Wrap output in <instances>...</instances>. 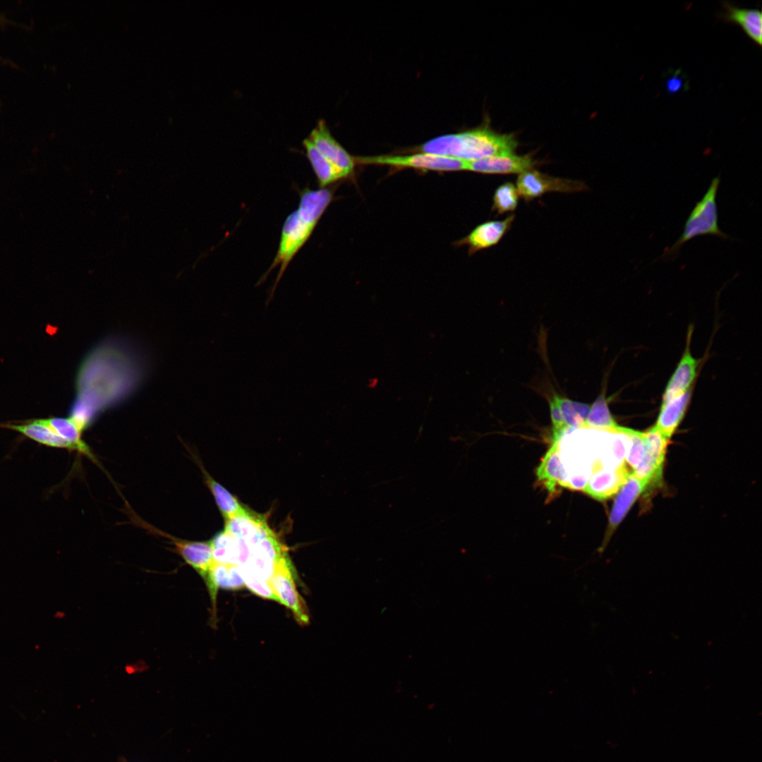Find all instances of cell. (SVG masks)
I'll list each match as a JSON object with an SVG mask.
<instances>
[{"label":"cell","instance_id":"6da1fadb","mask_svg":"<svg viewBox=\"0 0 762 762\" xmlns=\"http://www.w3.org/2000/svg\"><path fill=\"white\" fill-rule=\"evenodd\" d=\"M333 194L334 190L329 188L317 190L305 188L299 192L298 208L286 217L282 226L276 255L270 268L257 284H262L270 272L279 266L266 306L272 301L276 287L290 262L309 239L332 201Z\"/></svg>","mask_w":762,"mask_h":762},{"label":"cell","instance_id":"7a4b0ae2","mask_svg":"<svg viewBox=\"0 0 762 762\" xmlns=\"http://www.w3.org/2000/svg\"><path fill=\"white\" fill-rule=\"evenodd\" d=\"M517 145L513 135L498 134L483 127L436 137L423 143L419 149L422 152L469 162L514 153Z\"/></svg>","mask_w":762,"mask_h":762},{"label":"cell","instance_id":"3957f363","mask_svg":"<svg viewBox=\"0 0 762 762\" xmlns=\"http://www.w3.org/2000/svg\"><path fill=\"white\" fill-rule=\"evenodd\" d=\"M720 183V176L714 177L702 198L696 202L688 216L683 231L672 246L664 250L659 259L670 262L677 258L682 247L695 237L705 235L715 236L727 240L730 237L722 232L718 225L716 198Z\"/></svg>","mask_w":762,"mask_h":762},{"label":"cell","instance_id":"277c9868","mask_svg":"<svg viewBox=\"0 0 762 762\" xmlns=\"http://www.w3.org/2000/svg\"><path fill=\"white\" fill-rule=\"evenodd\" d=\"M354 159L356 163L361 164L388 165L439 171L467 170V161L427 152L406 155L355 157Z\"/></svg>","mask_w":762,"mask_h":762},{"label":"cell","instance_id":"5b68a950","mask_svg":"<svg viewBox=\"0 0 762 762\" xmlns=\"http://www.w3.org/2000/svg\"><path fill=\"white\" fill-rule=\"evenodd\" d=\"M294 573L293 565L286 554L277 564L269 584L278 603L289 609L298 624L304 626L309 624L310 619L306 605L297 591Z\"/></svg>","mask_w":762,"mask_h":762},{"label":"cell","instance_id":"8992f818","mask_svg":"<svg viewBox=\"0 0 762 762\" xmlns=\"http://www.w3.org/2000/svg\"><path fill=\"white\" fill-rule=\"evenodd\" d=\"M643 433V459L632 474L646 484L647 489L658 483L662 477L666 448L669 442L654 426Z\"/></svg>","mask_w":762,"mask_h":762},{"label":"cell","instance_id":"52a82bcc","mask_svg":"<svg viewBox=\"0 0 762 762\" xmlns=\"http://www.w3.org/2000/svg\"><path fill=\"white\" fill-rule=\"evenodd\" d=\"M516 188L518 194L528 201L549 192L584 190L586 186L580 181L553 177L531 169L519 175Z\"/></svg>","mask_w":762,"mask_h":762},{"label":"cell","instance_id":"ba28073f","mask_svg":"<svg viewBox=\"0 0 762 762\" xmlns=\"http://www.w3.org/2000/svg\"><path fill=\"white\" fill-rule=\"evenodd\" d=\"M308 138L346 178L353 174L356 164L354 157L333 137L324 119L318 121Z\"/></svg>","mask_w":762,"mask_h":762},{"label":"cell","instance_id":"9c48e42d","mask_svg":"<svg viewBox=\"0 0 762 762\" xmlns=\"http://www.w3.org/2000/svg\"><path fill=\"white\" fill-rule=\"evenodd\" d=\"M536 164L537 161L531 154L516 155L509 153L467 161V170L487 174H521L533 169Z\"/></svg>","mask_w":762,"mask_h":762},{"label":"cell","instance_id":"30bf717a","mask_svg":"<svg viewBox=\"0 0 762 762\" xmlns=\"http://www.w3.org/2000/svg\"><path fill=\"white\" fill-rule=\"evenodd\" d=\"M224 531L236 539L255 546L274 533L266 521L249 510L226 520Z\"/></svg>","mask_w":762,"mask_h":762},{"label":"cell","instance_id":"8fae6325","mask_svg":"<svg viewBox=\"0 0 762 762\" xmlns=\"http://www.w3.org/2000/svg\"><path fill=\"white\" fill-rule=\"evenodd\" d=\"M0 427L18 432L23 436L47 447L75 450L69 442L59 436L51 428L45 418L7 422L1 423Z\"/></svg>","mask_w":762,"mask_h":762},{"label":"cell","instance_id":"7c38bea8","mask_svg":"<svg viewBox=\"0 0 762 762\" xmlns=\"http://www.w3.org/2000/svg\"><path fill=\"white\" fill-rule=\"evenodd\" d=\"M631 473L626 464L615 468H600L592 474L583 490L598 500H607L618 492Z\"/></svg>","mask_w":762,"mask_h":762},{"label":"cell","instance_id":"4fadbf2b","mask_svg":"<svg viewBox=\"0 0 762 762\" xmlns=\"http://www.w3.org/2000/svg\"><path fill=\"white\" fill-rule=\"evenodd\" d=\"M691 334V330L689 329L684 353L667 382L663 395L662 403L687 391L691 388L696 377L698 361L692 356L690 351Z\"/></svg>","mask_w":762,"mask_h":762},{"label":"cell","instance_id":"5bb4252c","mask_svg":"<svg viewBox=\"0 0 762 762\" xmlns=\"http://www.w3.org/2000/svg\"><path fill=\"white\" fill-rule=\"evenodd\" d=\"M514 219V215L512 214L504 220L484 222L460 240L458 244L468 246L469 254L490 248L501 240L511 227Z\"/></svg>","mask_w":762,"mask_h":762},{"label":"cell","instance_id":"9a60e30c","mask_svg":"<svg viewBox=\"0 0 762 762\" xmlns=\"http://www.w3.org/2000/svg\"><path fill=\"white\" fill-rule=\"evenodd\" d=\"M175 551L205 579L214 561L210 541H190L167 536Z\"/></svg>","mask_w":762,"mask_h":762},{"label":"cell","instance_id":"2e32d148","mask_svg":"<svg viewBox=\"0 0 762 762\" xmlns=\"http://www.w3.org/2000/svg\"><path fill=\"white\" fill-rule=\"evenodd\" d=\"M720 17L728 23L737 24L747 36L759 46L762 44V14L757 8L738 7L728 1L722 3Z\"/></svg>","mask_w":762,"mask_h":762},{"label":"cell","instance_id":"e0dca14e","mask_svg":"<svg viewBox=\"0 0 762 762\" xmlns=\"http://www.w3.org/2000/svg\"><path fill=\"white\" fill-rule=\"evenodd\" d=\"M204 581L208 588L214 611L219 588L236 590L245 586L240 566L226 565L216 562H213Z\"/></svg>","mask_w":762,"mask_h":762},{"label":"cell","instance_id":"ac0fdd59","mask_svg":"<svg viewBox=\"0 0 762 762\" xmlns=\"http://www.w3.org/2000/svg\"><path fill=\"white\" fill-rule=\"evenodd\" d=\"M646 490H647L646 484L635 477L632 473L628 476L625 483L617 492L609 518L607 537L610 536L620 524L636 500Z\"/></svg>","mask_w":762,"mask_h":762},{"label":"cell","instance_id":"d6986e66","mask_svg":"<svg viewBox=\"0 0 762 762\" xmlns=\"http://www.w3.org/2000/svg\"><path fill=\"white\" fill-rule=\"evenodd\" d=\"M692 394L690 388L680 395L661 404L659 415L654 427L670 439L687 410Z\"/></svg>","mask_w":762,"mask_h":762},{"label":"cell","instance_id":"ffe728a7","mask_svg":"<svg viewBox=\"0 0 762 762\" xmlns=\"http://www.w3.org/2000/svg\"><path fill=\"white\" fill-rule=\"evenodd\" d=\"M537 477L550 492L557 486H567V475L557 452L556 443L552 445L537 468Z\"/></svg>","mask_w":762,"mask_h":762},{"label":"cell","instance_id":"44dd1931","mask_svg":"<svg viewBox=\"0 0 762 762\" xmlns=\"http://www.w3.org/2000/svg\"><path fill=\"white\" fill-rule=\"evenodd\" d=\"M306 156L309 161L317 178L319 188L327 186L346 179L342 172L327 160L307 138L303 140Z\"/></svg>","mask_w":762,"mask_h":762},{"label":"cell","instance_id":"7402d4cb","mask_svg":"<svg viewBox=\"0 0 762 762\" xmlns=\"http://www.w3.org/2000/svg\"><path fill=\"white\" fill-rule=\"evenodd\" d=\"M205 480L215 502L225 520L245 512L247 509L244 508L237 498L229 492L222 485L214 480L202 468Z\"/></svg>","mask_w":762,"mask_h":762},{"label":"cell","instance_id":"603a6c76","mask_svg":"<svg viewBox=\"0 0 762 762\" xmlns=\"http://www.w3.org/2000/svg\"><path fill=\"white\" fill-rule=\"evenodd\" d=\"M45 419L59 436L74 447L75 451L92 458L88 446L81 438L82 430L72 418L49 417Z\"/></svg>","mask_w":762,"mask_h":762},{"label":"cell","instance_id":"cb8c5ba5","mask_svg":"<svg viewBox=\"0 0 762 762\" xmlns=\"http://www.w3.org/2000/svg\"><path fill=\"white\" fill-rule=\"evenodd\" d=\"M553 396L557 402L562 419L567 426L579 428L585 424L591 407L588 404L557 394Z\"/></svg>","mask_w":762,"mask_h":762},{"label":"cell","instance_id":"d4e9b609","mask_svg":"<svg viewBox=\"0 0 762 762\" xmlns=\"http://www.w3.org/2000/svg\"><path fill=\"white\" fill-rule=\"evenodd\" d=\"M210 543L214 562L236 565L237 545L234 538L224 530L218 533Z\"/></svg>","mask_w":762,"mask_h":762},{"label":"cell","instance_id":"484cf974","mask_svg":"<svg viewBox=\"0 0 762 762\" xmlns=\"http://www.w3.org/2000/svg\"><path fill=\"white\" fill-rule=\"evenodd\" d=\"M584 425L602 430L612 429L618 426L610 413L608 400L605 394H600L590 407Z\"/></svg>","mask_w":762,"mask_h":762},{"label":"cell","instance_id":"4316f807","mask_svg":"<svg viewBox=\"0 0 762 762\" xmlns=\"http://www.w3.org/2000/svg\"><path fill=\"white\" fill-rule=\"evenodd\" d=\"M519 194L516 186L510 182L500 186L493 196L492 210L497 214L514 211L518 204Z\"/></svg>","mask_w":762,"mask_h":762},{"label":"cell","instance_id":"83f0119b","mask_svg":"<svg viewBox=\"0 0 762 762\" xmlns=\"http://www.w3.org/2000/svg\"><path fill=\"white\" fill-rule=\"evenodd\" d=\"M631 443L625 457V464L633 471L641 461L645 449L643 433L630 429Z\"/></svg>","mask_w":762,"mask_h":762},{"label":"cell","instance_id":"f1b7e54d","mask_svg":"<svg viewBox=\"0 0 762 762\" xmlns=\"http://www.w3.org/2000/svg\"><path fill=\"white\" fill-rule=\"evenodd\" d=\"M241 572L245 586H246L250 591L263 598L270 599L278 602V600L268 582L261 580L256 576L243 571L242 569Z\"/></svg>","mask_w":762,"mask_h":762},{"label":"cell","instance_id":"f546056e","mask_svg":"<svg viewBox=\"0 0 762 762\" xmlns=\"http://www.w3.org/2000/svg\"><path fill=\"white\" fill-rule=\"evenodd\" d=\"M686 85L683 75L677 71L666 80L665 89L669 94L672 95L682 91Z\"/></svg>","mask_w":762,"mask_h":762}]
</instances>
